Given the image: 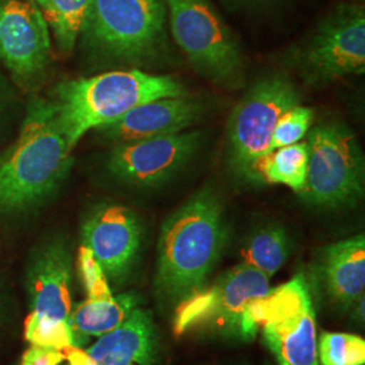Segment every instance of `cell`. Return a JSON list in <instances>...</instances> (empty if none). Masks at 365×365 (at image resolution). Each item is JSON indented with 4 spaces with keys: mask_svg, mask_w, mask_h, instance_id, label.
I'll return each mask as SVG.
<instances>
[{
    "mask_svg": "<svg viewBox=\"0 0 365 365\" xmlns=\"http://www.w3.org/2000/svg\"><path fill=\"white\" fill-rule=\"evenodd\" d=\"M221 197L210 185L196 191L161 225L155 294L161 309H176L209 286L227 245Z\"/></svg>",
    "mask_w": 365,
    "mask_h": 365,
    "instance_id": "1",
    "label": "cell"
},
{
    "mask_svg": "<svg viewBox=\"0 0 365 365\" xmlns=\"http://www.w3.org/2000/svg\"><path fill=\"white\" fill-rule=\"evenodd\" d=\"M72 148L51 101H33L13 144L0 153V222L42 207L71 170Z\"/></svg>",
    "mask_w": 365,
    "mask_h": 365,
    "instance_id": "2",
    "label": "cell"
},
{
    "mask_svg": "<svg viewBox=\"0 0 365 365\" xmlns=\"http://www.w3.org/2000/svg\"><path fill=\"white\" fill-rule=\"evenodd\" d=\"M184 95L187 92L179 80L133 69L66 81L58 86L52 102L73 149L86 133L115 122L137 106Z\"/></svg>",
    "mask_w": 365,
    "mask_h": 365,
    "instance_id": "3",
    "label": "cell"
},
{
    "mask_svg": "<svg viewBox=\"0 0 365 365\" xmlns=\"http://www.w3.org/2000/svg\"><path fill=\"white\" fill-rule=\"evenodd\" d=\"M165 0H93L81 34L107 60L144 66L167 52Z\"/></svg>",
    "mask_w": 365,
    "mask_h": 365,
    "instance_id": "4",
    "label": "cell"
},
{
    "mask_svg": "<svg viewBox=\"0 0 365 365\" xmlns=\"http://www.w3.org/2000/svg\"><path fill=\"white\" fill-rule=\"evenodd\" d=\"M244 327L249 341L261 330L277 365H319L312 286L303 272L249 304Z\"/></svg>",
    "mask_w": 365,
    "mask_h": 365,
    "instance_id": "5",
    "label": "cell"
},
{
    "mask_svg": "<svg viewBox=\"0 0 365 365\" xmlns=\"http://www.w3.org/2000/svg\"><path fill=\"white\" fill-rule=\"evenodd\" d=\"M300 105L295 86L284 76L261 78L235 106L227 120V163L242 182L259 184V165L272 149L274 126L287 110Z\"/></svg>",
    "mask_w": 365,
    "mask_h": 365,
    "instance_id": "6",
    "label": "cell"
},
{
    "mask_svg": "<svg viewBox=\"0 0 365 365\" xmlns=\"http://www.w3.org/2000/svg\"><path fill=\"white\" fill-rule=\"evenodd\" d=\"M309 170L300 199L317 209H348L364 196L363 150L351 129L339 122L307 133Z\"/></svg>",
    "mask_w": 365,
    "mask_h": 365,
    "instance_id": "7",
    "label": "cell"
},
{
    "mask_svg": "<svg viewBox=\"0 0 365 365\" xmlns=\"http://www.w3.org/2000/svg\"><path fill=\"white\" fill-rule=\"evenodd\" d=\"M269 291V277L245 262L227 269L202 292L176 307L173 333H206L247 342L244 321L249 304Z\"/></svg>",
    "mask_w": 365,
    "mask_h": 365,
    "instance_id": "8",
    "label": "cell"
},
{
    "mask_svg": "<svg viewBox=\"0 0 365 365\" xmlns=\"http://www.w3.org/2000/svg\"><path fill=\"white\" fill-rule=\"evenodd\" d=\"M172 36L196 72L221 86L242 81L244 60L232 30L209 0H165Z\"/></svg>",
    "mask_w": 365,
    "mask_h": 365,
    "instance_id": "9",
    "label": "cell"
},
{
    "mask_svg": "<svg viewBox=\"0 0 365 365\" xmlns=\"http://www.w3.org/2000/svg\"><path fill=\"white\" fill-rule=\"evenodd\" d=\"M288 64L309 86L363 75L365 71V14L356 4H341L313 34L289 52Z\"/></svg>",
    "mask_w": 365,
    "mask_h": 365,
    "instance_id": "10",
    "label": "cell"
},
{
    "mask_svg": "<svg viewBox=\"0 0 365 365\" xmlns=\"http://www.w3.org/2000/svg\"><path fill=\"white\" fill-rule=\"evenodd\" d=\"M81 245L91 250L113 288L123 286L138 265L144 225L135 211L118 203H101L81 225Z\"/></svg>",
    "mask_w": 365,
    "mask_h": 365,
    "instance_id": "11",
    "label": "cell"
},
{
    "mask_svg": "<svg viewBox=\"0 0 365 365\" xmlns=\"http://www.w3.org/2000/svg\"><path fill=\"white\" fill-rule=\"evenodd\" d=\"M202 140V131L185 130L117 144L107 160V170L128 185L156 188L187 167Z\"/></svg>",
    "mask_w": 365,
    "mask_h": 365,
    "instance_id": "12",
    "label": "cell"
},
{
    "mask_svg": "<svg viewBox=\"0 0 365 365\" xmlns=\"http://www.w3.org/2000/svg\"><path fill=\"white\" fill-rule=\"evenodd\" d=\"M49 26L33 0L0 1V60L24 84L34 83L51 64Z\"/></svg>",
    "mask_w": 365,
    "mask_h": 365,
    "instance_id": "13",
    "label": "cell"
},
{
    "mask_svg": "<svg viewBox=\"0 0 365 365\" xmlns=\"http://www.w3.org/2000/svg\"><path fill=\"white\" fill-rule=\"evenodd\" d=\"M73 261L66 238L56 237L34 252L26 271L27 303L30 315L69 322Z\"/></svg>",
    "mask_w": 365,
    "mask_h": 365,
    "instance_id": "14",
    "label": "cell"
},
{
    "mask_svg": "<svg viewBox=\"0 0 365 365\" xmlns=\"http://www.w3.org/2000/svg\"><path fill=\"white\" fill-rule=\"evenodd\" d=\"M160 339L149 310L138 307L114 331L88 348H72L60 365H156Z\"/></svg>",
    "mask_w": 365,
    "mask_h": 365,
    "instance_id": "15",
    "label": "cell"
},
{
    "mask_svg": "<svg viewBox=\"0 0 365 365\" xmlns=\"http://www.w3.org/2000/svg\"><path fill=\"white\" fill-rule=\"evenodd\" d=\"M206 115L203 102L184 96L160 98L137 106L115 122L96 130L117 144L188 130Z\"/></svg>",
    "mask_w": 365,
    "mask_h": 365,
    "instance_id": "16",
    "label": "cell"
},
{
    "mask_svg": "<svg viewBox=\"0 0 365 365\" xmlns=\"http://www.w3.org/2000/svg\"><path fill=\"white\" fill-rule=\"evenodd\" d=\"M309 282L317 284L331 304L351 312L364 297V235H353L318 249Z\"/></svg>",
    "mask_w": 365,
    "mask_h": 365,
    "instance_id": "17",
    "label": "cell"
},
{
    "mask_svg": "<svg viewBox=\"0 0 365 365\" xmlns=\"http://www.w3.org/2000/svg\"><path fill=\"white\" fill-rule=\"evenodd\" d=\"M137 292H120L105 299H86L76 306L69 317L75 346L84 348L91 339H99L122 327L143 304Z\"/></svg>",
    "mask_w": 365,
    "mask_h": 365,
    "instance_id": "18",
    "label": "cell"
},
{
    "mask_svg": "<svg viewBox=\"0 0 365 365\" xmlns=\"http://www.w3.org/2000/svg\"><path fill=\"white\" fill-rule=\"evenodd\" d=\"M292 238L287 229L276 222L261 225L245 238L241 247L242 262L267 277L277 274L292 253Z\"/></svg>",
    "mask_w": 365,
    "mask_h": 365,
    "instance_id": "19",
    "label": "cell"
},
{
    "mask_svg": "<svg viewBox=\"0 0 365 365\" xmlns=\"http://www.w3.org/2000/svg\"><path fill=\"white\" fill-rule=\"evenodd\" d=\"M43 15L58 49L72 52L83 31L93 0H34Z\"/></svg>",
    "mask_w": 365,
    "mask_h": 365,
    "instance_id": "20",
    "label": "cell"
},
{
    "mask_svg": "<svg viewBox=\"0 0 365 365\" xmlns=\"http://www.w3.org/2000/svg\"><path fill=\"white\" fill-rule=\"evenodd\" d=\"M309 170V145L297 143L272 150L259 165L260 182L283 184L299 194Z\"/></svg>",
    "mask_w": 365,
    "mask_h": 365,
    "instance_id": "21",
    "label": "cell"
},
{
    "mask_svg": "<svg viewBox=\"0 0 365 365\" xmlns=\"http://www.w3.org/2000/svg\"><path fill=\"white\" fill-rule=\"evenodd\" d=\"M317 345L322 365L365 364V341L359 336L324 331Z\"/></svg>",
    "mask_w": 365,
    "mask_h": 365,
    "instance_id": "22",
    "label": "cell"
},
{
    "mask_svg": "<svg viewBox=\"0 0 365 365\" xmlns=\"http://www.w3.org/2000/svg\"><path fill=\"white\" fill-rule=\"evenodd\" d=\"M25 339L30 346L68 352L75 346V339L69 322L43 319L34 315L27 317Z\"/></svg>",
    "mask_w": 365,
    "mask_h": 365,
    "instance_id": "23",
    "label": "cell"
},
{
    "mask_svg": "<svg viewBox=\"0 0 365 365\" xmlns=\"http://www.w3.org/2000/svg\"><path fill=\"white\" fill-rule=\"evenodd\" d=\"M314 111L310 107L297 105L279 118L272 135V149L300 143L313 125Z\"/></svg>",
    "mask_w": 365,
    "mask_h": 365,
    "instance_id": "24",
    "label": "cell"
},
{
    "mask_svg": "<svg viewBox=\"0 0 365 365\" xmlns=\"http://www.w3.org/2000/svg\"><path fill=\"white\" fill-rule=\"evenodd\" d=\"M76 269L87 299H105L114 294L102 267L93 257L91 250L83 245L78 248Z\"/></svg>",
    "mask_w": 365,
    "mask_h": 365,
    "instance_id": "25",
    "label": "cell"
},
{
    "mask_svg": "<svg viewBox=\"0 0 365 365\" xmlns=\"http://www.w3.org/2000/svg\"><path fill=\"white\" fill-rule=\"evenodd\" d=\"M64 359V352L30 346L14 365H60Z\"/></svg>",
    "mask_w": 365,
    "mask_h": 365,
    "instance_id": "26",
    "label": "cell"
},
{
    "mask_svg": "<svg viewBox=\"0 0 365 365\" xmlns=\"http://www.w3.org/2000/svg\"><path fill=\"white\" fill-rule=\"evenodd\" d=\"M364 304L365 297H363V298L359 300V302L353 306L352 309H351L354 322H356L357 325H361V327L364 325Z\"/></svg>",
    "mask_w": 365,
    "mask_h": 365,
    "instance_id": "27",
    "label": "cell"
},
{
    "mask_svg": "<svg viewBox=\"0 0 365 365\" xmlns=\"http://www.w3.org/2000/svg\"><path fill=\"white\" fill-rule=\"evenodd\" d=\"M0 310H1V299H0Z\"/></svg>",
    "mask_w": 365,
    "mask_h": 365,
    "instance_id": "28",
    "label": "cell"
}]
</instances>
